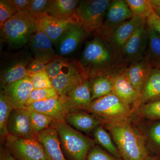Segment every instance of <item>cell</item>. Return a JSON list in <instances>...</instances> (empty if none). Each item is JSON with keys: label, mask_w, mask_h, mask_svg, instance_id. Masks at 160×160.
<instances>
[{"label": "cell", "mask_w": 160, "mask_h": 160, "mask_svg": "<svg viewBox=\"0 0 160 160\" xmlns=\"http://www.w3.org/2000/svg\"><path fill=\"white\" fill-rule=\"evenodd\" d=\"M153 68L150 61L146 58L124 67V71L132 85L140 94Z\"/></svg>", "instance_id": "ac0fdd59"}, {"label": "cell", "mask_w": 160, "mask_h": 160, "mask_svg": "<svg viewBox=\"0 0 160 160\" xmlns=\"http://www.w3.org/2000/svg\"><path fill=\"white\" fill-rule=\"evenodd\" d=\"M149 133L152 142L160 149V122L152 125Z\"/></svg>", "instance_id": "ab89813d"}, {"label": "cell", "mask_w": 160, "mask_h": 160, "mask_svg": "<svg viewBox=\"0 0 160 160\" xmlns=\"http://www.w3.org/2000/svg\"><path fill=\"white\" fill-rule=\"evenodd\" d=\"M49 0H31L26 9L32 16L38 18L45 14Z\"/></svg>", "instance_id": "8d00e7d4"}, {"label": "cell", "mask_w": 160, "mask_h": 160, "mask_svg": "<svg viewBox=\"0 0 160 160\" xmlns=\"http://www.w3.org/2000/svg\"><path fill=\"white\" fill-rule=\"evenodd\" d=\"M134 16L126 0H113L109 5L102 26L94 32L106 40L123 23Z\"/></svg>", "instance_id": "ba28073f"}, {"label": "cell", "mask_w": 160, "mask_h": 160, "mask_svg": "<svg viewBox=\"0 0 160 160\" xmlns=\"http://www.w3.org/2000/svg\"><path fill=\"white\" fill-rule=\"evenodd\" d=\"M26 108L51 117L55 121L65 119L71 111L64 98L60 96L35 102Z\"/></svg>", "instance_id": "e0dca14e"}, {"label": "cell", "mask_w": 160, "mask_h": 160, "mask_svg": "<svg viewBox=\"0 0 160 160\" xmlns=\"http://www.w3.org/2000/svg\"><path fill=\"white\" fill-rule=\"evenodd\" d=\"M49 62L44 60L34 59L30 63L28 70L29 75L46 70V66Z\"/></svg>", "instance_id": "f35d334b"}, {"label": "cell", "mask_w": 160, "mask_h": 160, "mask_svg": "<svg viewBox=\"0 0 160 160\" xmlns=\"http://www.w3.org/2000/svg\"><path fill=\"white\" fill-rule=\"evenodd\" d=\"M124 67H118L108 74L112 82V92L126 105L133 106L138 99L140 94L126 77Z\"/></svg>", "instance_id": "5bb4252c"}, {"label": "cell", "mask_w": 160, "mask_h": 160, "mask_svg": "<svg viewBox=\"0 0 160 160\" xmlns=\"http://www.w3.org/2000/svg\"><path fill=\"white\" fill-rule=\"evenodd\" d=\"M79 62L86 80L110 74L121 67L109 42L96 34L86 43Z\"/></svg>", "instance_id": "6da1fadb"}, {"label": "cell", "mask_w": 160, "mask_h": 160, "mask_svg": "<svg viewBox=\"0 0 160 160\" xmlns=\"http://www.w3.org/2000/svg\"><path fill=\"white\" fill-rule=\"evenodd\" d=\"M3 143L17 160H48L38 139L9 135Z\"/></svg>", "instance_id": "9c48e42d"}, {"label": "cell", "mask_w": 160, "mask_h": 160, "mask_svg": "<svg viewBox=\"0 0 160 160\" xmlns=\"http://www.w3.org/2000/svg\"><path fill=\"white\" fill-rule=\"evenodd\" d=\"M111 135L123 160H145L149 156L145 140L132 126L129 119L103 123Z\"/></svg>", "instance_id": "7a4b0ae2"}, {"label": "cell", "mask_w": 160, "mask_h": 160, "mask_svg": "<svg viewBox=\"0 0 160 160\" xmlns=\"http://www.w3.org/2000/svg\"><path fill=\"white\" fill-rule=\"evenodd\" d=\"M145 160H160L159 158L157 157L152 156L149 155Z\"/></svg>", "instance_id": "f6af8a7d"}, {"label": "cell", "mask_w": 160, "mask_h": 160, "mask_svg": "<svg viewBox=\"0 0 160 160\" xmlns=\"http://www.w3.org/2000/svg\"><path fill=\"white\" fill-rule=\"evenodd\" d=\"M30 79L34 89L52 88L51 80L46 70L31 75Z\"/></svg>", "instance_id": "e575fe53"}, {"label": "cell", "mask_w": 160, "mask_h": 160, "mask_svg": "<svg viewBox=\"0 0 160 160\" xmlns=\"http://www.w3.org/2000/svg\"><path fill=\"white\" fill-rule=\"evenodd\" d=\"M18 11L8 0L0 1V26H2L6 21H8Z\"/></svg>", "instance_id": "d590c367"}, {"label": "cell", "mask_w": 160, "mask_h": 160, "mask_svg": "<svg viewBox=\"0 0 160 160\" xmlns=\"http://www.w3.org/2000/svg\"><path fill=\"white\" fill-rule=\"evenodd\" d=\"M153 12L160 18V0H149Z\"/></svg>", "instance_id": "ee69618b"}, {"label": "cell", "mask_w": 160, "mask_h": 160, "mask_svg": "<svg viewBox=\"0 0 160 160\" xmlns=\"http://www.w3.org/2000/svg\"><path fill=\"white\" fill-rule=\"evenodd\" d=\"M26 108L30 112L32 126L38 133L48 129L55 121L51 117L29 108Z\"/></svg>", "instance_id": "4dcf8cb0"}, {"label": "cell", "mask_w": 160, "mask_h": 160, "mask_svg": "<svg viewBox=\"0 0 160 160\" xmlns=\"http://www.w3.org/2000/svg\"><path fill=\"white\" fill-rule=\"evenodd\" d=\"M37 30V19L27 10H20L1 27V38L12 49H19L29 43Z\"/></svg>", "instance_id": "3957f363"}, {"label": "cell", "mask_w": 160, "mask_h": 160, "mask_svg": "<svg viewBox=\"0 0 160 160\" xmlns=\"http://www.w3.org/2000/svg\"><path fill=\"white\" fill-rule=\"evenodd\" d=\"M8 1L18 11L27 9L31 2V0H8Z\"/></svg>", "instance_id": "b9f144b4"}, {"label": "cell", "mask_w": 160, "mask_h": 160, "mask_svg": "<svg viewBox=\"0 0 160 160\" xmlns=\"http://www.w3.org/2000/svg\"><path fill=\"white\" fill-rule=\"evenodd\" d=\"M52 126L58 132L66 160H86L89 151L95 146L93 140L69 126L65 119L55 121Z\"/></svg>", "instance_id": "277c9868"}, {"label": "cell", "mask_w": 160, "mask_h": 160, "mask_svg": "<svg viewBox=\"0 0 160 160\" xmlns=\"http://www.w3.org/2000/svg\"><path fill=\"white\" fill-rule=\"evenodd\" d=\"M160 99V69L153 68L139 98L133 105L134 109Z\"/></svg>", "instance_id": "d4e9b609"}, {"label": "cell", "mask_w": 160, "mask_h": 160, "mask_svg": "<svg viewBox=\"0 0 160 160\" xmlns=\"http://www.w3.org/2000/svg\"><path fill=\"white\" fill-rule=\"evenodd\" d=\"M89 80L91 89L92 102L112 92V82L108 75L99 76Z\"/></svg>", "instance_id": "83f0119b"}, {"label": "cell", "mask_w": 160, "mask_h": 160, "mask_svg": "<svg viewBox=\"0 0 160 160\" xmlns=\"http://www.w3.org/2000/svg\"><path fill=\"white\" fill-rule=\"evenodd\" d=\"M65 120L74 129L86 133H90L103 124L99 118L84 112H70L66 114Z\"/></svg>", "instance_id": "603a6c76"}, {"label": "cell", "mask_w": 160, "mask_h": 160, "mask_svg": "<svg viewBox=\"0 0 160 160\" xmlns=\"http://www.w3.org/2000/svg\"><path fill=\"white\" fill-rule=\"evenodd\" d=\"M84 110L99 118L103 123L128 119L132 112L130 106L123 102L113 92L93 100Z\"/></svg>", "instance_id": "5b68a950"}, {"label": "cell", "mask_w": 160, "mask_h": 160, "mask_svg": "<svg viewBox=\"0 0 160 160\" xmlns=\"http://www.w3.org/2000/svg\"><path fill=\"white\" fill-rule=\"evenodd\" d=\"M7 129L12 136L38 139V133L32 126L30 112L25 107L12 109L8 119Z\"/></svg>", "instance_id": "7c38bea8"}, {"label": "cell", "mask_w": 160, "mask_h": 160, "mask_svg": "<svg viewBox=\"0 0 160 160\" xmlns=\"http://www.w3.org/2000/svg\"><path fill=\"white\" fill-rule=\"evenodd\" d=\"M86 160H119L100 146H95L89 151Z\"/></svg>", "instance_id": "74e56055"}, {"label": "cell", "mask_w": 160, "mask_h": 160, "mask_svg": "<svg viewBox=\"0 0 160 160\" xmlns=\"http://www.w3.org/2000/svg\"><path fill=\"white\" fill-rule=\"evenodd\" d=\"M14 109L25 108L32 91L34 89L30 77L2 87Z\"/></svg>", "instance_id": "2e32d148"}, {"label": "cell", "mask_w": 160, "mask_h": 160, "mask_svg": "<svg viewBox=\"0 0 160 160\" xmlns=\"http://www.w3.org/2000/svg\"><path fill=\"white\" fill-rule=\"evenodd\" d=\"M59 96L57 92L53 87L46 89H34L30 93L25 107H28L35 102L44 101Z\"/></svg>", "instance_id": "836d02e7"}, {"label": "cell", "mask_w": 160, "mask_h": 160, "mask_svg": "<svg viewBox=\"0 0 160 160\" xmlns=\"http://www.w3.org/2000/svg\"><path fill=\"white\" fill-rule=\"evenodd\" d=\"M93 134L96 141L106 151L118 159L122 160L111 135L102 125L98 126L93 130Z\"/></svg>", "instance_id": "4316f807"}, {"label": "cell", "mask_w": 160, "mask_h": 160, "mask_svg": "<svg viewBox=\"0 0 160 160\" xmlns=\"http://www.w3.org/2000/svg\"><path fill=\"white\" fill-rule=\"evenodd\" d=\"M53 43L46 33L37 31L32 35L29 42V46L34 59L49 62L57 56L53 48Z\"/></svg>", "instance_id": "ffe728a7"}, {"label": "cell", "mask_w": 160, "mask_h": 160, "mask_svg": "<svg viewBox=\"0 0 160 160\" xmlns=\"http://www.w3.org/2000/svg\"><path fill=\"white\" fill-rule=\"evenodd\" d=\"M158 69H160V67H159Z\"/></svg>", "instance_id": "bcb514c9"}, {"label": "cell", "mask_w": 160, "mask_h": 160, "mask_svg": "<svg viewBox=\"0 0 160 160\" xmlns=\"http://www.w3.org/2000/svg\"><path fill=\"white\" fill-rule=\"evenodd\" d=\"M14 109L9 102L4 90L0 92V136L1 142H4L9 135L7 129V123L9 115Z\"/></svg>", "instance_id": "f1b7e54d"}, {"label": "cell", "mask_w": 160, "mask_h": 160, "mask_svg": "<svg viewBox=\"0 0 160 160\" xmlns=\"http://www.w3.org/2000/svg\"><path fill=\"white\" fill-rule=\"evenodd\" d=\"M136 110L142 117L151 120H160V99L144 104Z\"/></svg>", "instance_id": "1f68e13d"}, {"label": "cell", "mask_w": 160, "mask_h": 160, "mask_svg": "<svg viewBox=\"0 0 160 160\" xmlns=\"http://www.w3.org/2000/svg\"><path fill=\"white\" fill-rule=\"evenodd\" d=\"M80 1L49 0L45 15L61 19H75L76 11Z\"/></svg>", "instance_id": "7402d4cb"}, {"label": "cell", "mask_w": 160, "mask_h": 160, "mask_svg": "<svg viewBox=\"0 0 160 160\" xmlns=\"http://www.w3.org/2000/svg\"><path fill=\"white\" fill-rule=\"evenodd\" d=\"M0 160H17L12 156L6 146H1Z\"/></svg>", "instance_id": "7bdbcfd3"}, {"label": "cell", "mask_w": 160, "mask_h": 160, "mask_svg": "<svg viewBox=\"0 0 160 160\" xmlns=\"http://www.w3.org/2000/svg\"><path fill=\"white\" fill-rule=\"evenodd\" d=\"M38 140L42 146L48 160H67L64 156L56 129L51 126L39 132Z\"/></svg>", "instance_id": "d6986e66"}, {"label": "cell", "mask_w": 160, "mask_h": 160, "mask_svg": "<svg viewBox=\"0 0 160 160\" xmlns=\"http://www.w3.org/2000/svg\"><path fill=\"white\" fill-rule=\"evenodd\" d=\"M111 0H84L80 1L76 11L79 23L88 34L102 26Z\"/></svg>", "instance_id": "8992f818"}, {"label": "cell", "mask_w": 160, "mask_h": 160, "mask_svg": "<svg viewBox=\"0 0 160 160\" xmlns=\"http://www.w3.org/2000/svg\"><path fill=\"white\" fill-rule=\"evenodd\" d=\"M64 97L71 110H85L92 102L90 83L86 80Z\"/></svg>", "instance_id": "cb8c5ba5"}, {"label": "cell", "mask_w": 160, "mask_h": 160, "mask_svg": "<svg viewBox=\"0 0 160 160\" xmlns=\"http://www.w3.org/2000/svg\"><path fill=\"white\" fill-rule=\"evenodd\" d=\"M73 61L57 56L47 65L46 70L51 80L56 78Z\"/></svg>", "instance_id": "d6a6232c"}, {"label": "cell", "mask_w": 160, "mask_h": 160, "mask_svg": "<svg viewBox=\"0 0 160 160\" xmlns=\"http://www.w3.org/2000/svg\"><path fill=\"white\" fill-rule=\"evenodd\" d=\"M88 35L79 23H71L54 45L57 54L65 58L72 54Z\"/></svg>", "instance_id": "4fadbf2b"}, {"label": "cell", "mask_w": 160, "mask_h": 160, "mask_svg": "<svg viewBox=\"0 0 160 160\" xmlns=\"http://www.w3.org/2000/svg\"><path fill=\"white\" fill-rule=\"evenodd\" d=\"M86 80L79 62L73 60L59 75L51 80V82L59 96L65 97Z\"/></svg>", "instance_id": "8fae6325"}, {"label": "cell", "mask_w": 160, "mask_h": 160, "mask_svg": "<svg viewBox=\"0 0 160 160\" xmlns=\"http://www.w3.org/2000/svg\"><path fill=\"white\" fill-rule=\"evenodd\" d=\"M147 32L148 46L146 58L150 61L154 68H159L160 66V35L148 26Z\"/></svg>", "instance_id": "484cf974"}, {"label": "cell", "mask_w": 160, "mask_h": 160, "mask_svg": "<svg viewBox=\"0 0 160 160\" xmlns=\"http://www.w3.org/2000/svg\"><path fill=\"white\" fill-rule=\"evenodd\" d=\"M148 46V32L146 20H142L134 33L118 58V65L127 67L133 62L144 59Z\"/></svg>", "instance_id": "52a82bcc"}, {"label": "cell", "mask_w": 160, "mask_h": 160, "mask_svg": "<svg viewBox=\"0 0 160 160\" xmlns=\"http://www.w3.org/2000/svg\"><path fill=\"white\" fill-rule=\"evenodd\" d=\"M133 15L146 20L153 12L149 0H126Z\"/></svg>", "instance_id": "f546056e"}, {"label": "cell", "mask_w": 160, "mask_h": 160, "mask_svg": "<svg viewBox=\"0 0 160 160\" xmlns=\"http://www.w3.org/2000/svg\"><path fill=\"white\" fill-rule=\"evenodd\" d=\"M33 60L31 53L26 50L12 57L1 68V86L3 87L30 77L28 67Z\"/></svg>", "instance_id": "30bf717a"}, {"label": "cell", "mask_w": 160, "mask_h": 160, "mask_svg": "<svg viewBox=\"0 0 160 160\" xmlns=\"http://www.w3.org/2000/svg\"><path fill=\"white\" fill-rule=\"evenodd\" d=\"M142 20L143 19L134 16L118 27L106 40L111 46L117 60Z\"/></svg>", "instance_id": "9a60e30c"}, {"label": "cell", "mask_w": 160, "mask_h": 160, "mask_svg": "<svg viewBox=\"0 0 160 160\" xmlns=\"http://www.w3.org/2000/svg\"><path fill=\"white\" fill-rule=\"evenodd\" d=\"M146 20L147 26L154 29L160 35V18L153 12Z\"/></svg>", "instance_id": "60d3db41"}, {"label": "cell", "mask_w": 160, "mask_h": 160, "mask_svg": "<svg viewBox=\"0 0 160 160\" xmlns=\"http://www.w3.org/2000/svg\"><path fill=\"white\" fill-rule=\"evenodd\" d=\"M38 30L46 33L55 45L64 32L75 19H61L44 15L37 19Z\"/></svg>", "instance_id": "44dd1931"}]
</instances>
